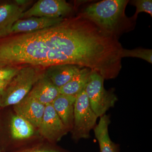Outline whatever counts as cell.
Wrapping results in <instances>:
<instances>
[{"mask_svg": "<svg viewBox=\"0 0 152 152\" xmlns=\"http://www.w3.org/2000/svg\"><path fill=\"white\" fill-rule=\"evenodd\" d=\"M0 152H1V151H0Z\"/></svg>", "mask_w": 152, "mask_h": 152, "instance_id": "ffe728a7", "label": "cell"}, {"mask_svg": "<svg viewBox=\"0 0 152 152\" xmlns=\"http://www.w3.org/2000/svg\"><path fill=\"white\" fill-rule=\"evenodd\" d=\"M132 4L136 7L135 13L132 19L135 20L140 13L145 12L152 16V0H135L131 1Z\"/></svg>", "mask_w": 152, "mask_h": 152, "instance_id": "ac0fdd59", "label": "cell"}, {"mask_svg": "<svg viewBox=\"0 0 152 152\" xmlns=\"http://www.w3.org/2000/svg\"><path fill=\"white\" fill-rule=\"evenodd\" d=\"M129 1L104 0L88 6L82 14L106 32L117 36L125 29V11Z\"/></svg>", "mask_w": 152, "mask_h": 152, "instance_id": "6da1fadb", "label": "cell"}, {"mask_svg": "<svg viewBox=\"0 0 152 152\" xmlns=\"http://www.w3.org/2000/svg\"><path fill=\"white\" fill-rule=\"evenodd\" d=\"M24 9L15 3L0 4V38L11 35L15 23L22 19Z\"/></svg>", "mask_w": 152, "mask_h": 152, "instance_id": "30bf717a", "label": "cell"}, {"mask_svg": "<svg viewBox=\"0 0 152 152\" xmlns=\"http://www.w3.org/2000/svg\"><path fill=\"white\" fill-rule=\"evenodd\" d=\"M35 128L29 122L17 114L11 118L10 131L14 140H20L30 138L34 134Z\"/></svg>", "mask_w": 152, "mask_h": 152, "instance_id": "5bb4252c", "label": "cell"}, {"mask_svg": "<svg viewBox=\"0 0 152 152\" xmlns=\"http://www.w3.org/2000/svg\"><path fill=\"white\" fill-rule=\"evenodd\" d=\"M60 94L59 88L52 83L44 72L28 95L46 106L52 104Z\"/></svg>", "mask_w": 152, "mask_h": 152, "instance_id": "ba28073f", "label": "cell"}, {"mask_svg": "<svg viewBox=\"0 0 152 152\" xmlns=\"http://www.w3.org/2000/svg\"><path fill=\"white\" fill-rule=\"evenodd\" d=\"M38 129L43 137L53 143L59 141L69 132L51 104L45 106Z\"/></svg>", "mask_w": 152, "mask_h": 152, "instance_id": "8992f818", "label": "cell"}, {"mask_svg": "<svg viewBox=\"0 0 152 152\" xmlns=\"http://www.w3.org/2000/svg\"><path fill=\"white\" fill-rule=\"evenodd\" d=\"M81 69L75 65H55L47 68L44 73L56 86L60 88L69 81Z\"/></svg>", "mask_w": 152, "mask_h": 152, "instance_id": "7c38bea8", "label": "cell"}, {"mask_svg": "<svg viewBox=\"0 0 152 152\" xmlns=\"http://www.w3.org/2000/svg\"><path fill=\"white\" fill-rule=\"evenodd\" d=\"M72 6L64 0H39L24 11L22 19L30 17L64 18L72 12Z\"/></svg>", "mask_w": 152, "mask_h": 152, "instance_id": "5b68a950", "label": "cell"}, {"mask_svg": "<svg viewBox=\"0 0 152 152\" xmlns=\"http://www.w3.org/2000/svg\"><path fill=\"white\" fill-rule=\"evenodd\" d=\"M110 123V117L105 114L100 117L99 121L94 128L100 152H121L120 145L114 142L109 136V126Z\"/></svg>", "mask_w": 152, "mask_h": 152, "instance_id": "4fadbf2b", "label": "cell"}, {"mask_svg": "<svg viewBox=\"0 0 152 152\" xmlns=\"http://www.w3.org/2000/svg\"><path fill=\"white\" fill-rule=\"evenodd\" d=\"M64 19L35 17L20 19L14 25L11 34H26L51 27L59 23Z\"/></svg>", "mask_w": 152, "mask_h": 152, "instance_id": "9c48e42d", "label": "cell"}, {"mask_svg": "<svg viewBox=\"0 0 152 152\" xmlns=\"http://www.w3.org/2000/svg\"><path fill=\"white\" fill-rule=\"evenodd\" d=\"M91 72L88 68H82L69 81L60 88V94L77 96L85 90Z\"/></svg>", "mask_w": 152, "mask_h": 152, "instance_id": "9a60e30c", "label": "cell"}, {"mask_svg": "<svg viewBox=\"0 0 152 152\" xmlns=\"http://www.w3.org/2000/svg\"><path fill=\"white\" fill-rule=\"evenodd\" d=\"M45 108V106L28 95L14 106L15 114L29 122L35 128L39 126Z\"/></svg>", "mask_w": 152, "mask_h": 152, "instance_id": "52a82bcc", "label": "cell"}, {"mask_svg": "<svg viewBox=\"0 0 152 152\" xmlns=\"http://www.w3.org/2000/svg\"><path fill=\"white\" fill-rule=\"evenodd\" d=\"M122 58L124 57H134L145 60L152 64V50L151 49H136L129 50L123 49Z\"/></svg>", "mask_w": 152, "mask_h": 152, "instance_id": "e0dca14e", "label": "cell"}, {"mask_svg": "<svg viewBox=\"0 0 152 152\" xmlns=\"http://www.w3.org/2000/svg\"><path fill=\"white\" fill-rule=\"evenodd\" d=\"M20 152H70L58 148H34Z\"/></svg>", "mask_w": 152, "mask_h": 152, "instance_id": "d6986e66", "label": "cell"}, {"mask_svg": "<svg viewBox=\"0 0 152 152\" xmlns=\"http://www.w3.org/2000/svg\"><path fill=\"white\" fill-rule=\"evenodd\" d=\"M21 67L0 66V92L7 87Z\"/></svg>", "mask_w": 152, "mask_h": 152, "instance_id": "2e32d148", "label": "cell"}, {"mask_svg": "<svg viewBox=\"0 0 152 152\" xmlns=\"http://www.w3.org/2000/svg\"><path fill=\"white\" fill-rule=\"evenodd\" d=\"M76 96L60 94L51 104L69 132L73 127L74 106Z\"/></svg>", "mask_w": 152, "mask_h": 152, "instance_id": "8fae6325", "label": "cell"}, {"mask_svg": "<svg viewBox=\"0 0 152 152\" xmlns=\"http://www.w3.org/2000/svg\"><path fill=\"white\" fill-rule=\"evenodd\" d=\"M98 118L91 107L85 90H83L76 96L74 106L73 127L71 131L74 140L89 138Z\"/></svg>", "mask_w": 152, "mask_h": 152, "instance_id": "277c9868", "label": "cell"}, {"mask_svg": "<svg viewBox=\"0 0 152 152\" xmlns=\"http://www.w3.org/2000/svg\"><path fill=\"white\" fill-rule=\"evenodd\" d=\"M104 79L96 71L91 70L85 91L93 111L98 118L105 115L118 101L113 90L107 91L104 86Z\"/></svg>", "mask_w": 152, "mask_h": 152, "instance_id": "3957f363", "label": "cell"}, {"mask_svg": "<svg viewBox=\"0 0 152 152\" xmlns=\"http://www.w3.org/2000/svg\"><path fill=\"white\" fill-rule=\"evenodd\" d=\"M42 73L37 67H21L8 85L0 92V108L20 102L29 93Z\"/></svg>", "mask_w": 152, "mask_h": 152, "instance_id": "7a4b0ae2", "label": "cell"}]
</instances>
